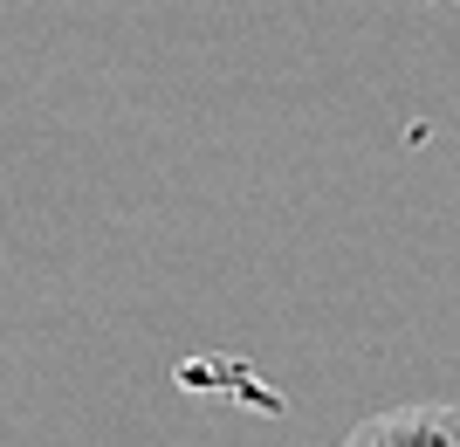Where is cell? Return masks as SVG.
<instances>
[{"mask_svg":"<svg viewBox=\"0 0 460 447\" xmlns=\"http://www.w3.org/2000/svg\"><path fill=\"white\" fill-rule=\"evenodd\" d=\"M337 447H460V399H412L385 407L344 434Z\"/></svg>","mask_w":460,"mask_h":447,"instance_id":"obj_1","label":"cell"}]
</instances>
